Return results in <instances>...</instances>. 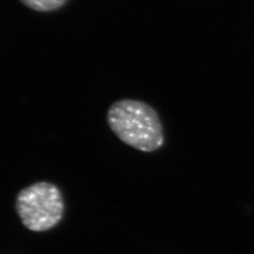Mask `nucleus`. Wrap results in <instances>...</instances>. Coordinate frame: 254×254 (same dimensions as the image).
I'll use <instances>...</instances> for the list:
<instances>
[{
	"instance_id": "3",
	"label": "nucleus",
	"mask_w": 254,
	"mask_h": 254,
	"mask_svg": "<svg viewBox=\"0 0 254 254\" xmlns=\"http://www.w3.org/2000/svg\"><path fill=\"white\" fill-rule=\"evenodd\" d=\"M27 8L39 12H51L63 8L69 0H20Z\"/></svg>"
},
{
	"instance_id": "1",
	"label": "nucleus",
	"mask_w": 254,
	"mask_h": 254,
	"mask_svg": "<svg viewBox=\"0 0 254 254\" xmlns=\"http://www.w3.org/2000/svg\"><path fill=\"white\" fill-rule=\"evenodd\" d=\"M107 121L111 131L127 145L153 152L163 145V128L153 108L140 101L125 99L113 103Z\"/></svg>"
},
{
	"instance_id": "2",
	"label": "nucleus",
	"mask_w": 254,
	"mask_h": 254,
	"mask_svg": "<svg viewBox=\"0 0 254 254\" xmlns=\"http://www.w3.org/2000/svg\"><path fill=\"white\" fill-rule=\"evenodd\" d=\"M16 211L25 227L44 232L55 227L63 218L64 202L61 190L50 183H35L19 192Z\"/></svg>"
}]
</instances>
